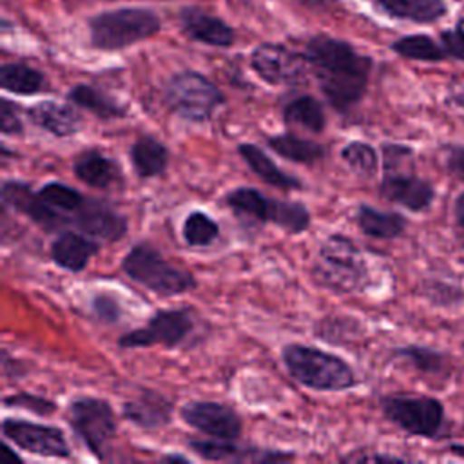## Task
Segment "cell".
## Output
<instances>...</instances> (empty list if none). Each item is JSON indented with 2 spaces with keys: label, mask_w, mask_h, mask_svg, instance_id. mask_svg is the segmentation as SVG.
Returning <instances> with one entry per match:
<instances>
[{
  "label": "cell",
  "mask_w": 464,
  "mask_h": 464,
  "mask_svg": "<svg viewBox=\"0 0 464 464\" xmlns=\"http://www.w3.org/2000/svg\"><path fill=\"white\" fill-rule=\"evenodd\" d=\"M303 56L335 111L348 112L366 94L373 60L350 42L319 33L306 40Z\"/></svg>",
  "instance_id": "obj_1"
},
{
  "label": "cell",
  "mask_w": 464,
  "mask_h": 464,
  "mask_svg": "<svg viewBox=\"0 0 464 464\" xmlns=\"http://www.w3.org/2000/svg\"><path fill=\"white\" fill-rule=\"evenodd\" d=\"M87 29L92 49L112 53L158 34L161 31V18L149 7L123 5L92 14L87 20Z\"/></svg>",
  "instance_id": "obj_2"
},
{
  "label": "cell",
  "mask_w": 464,
  "mask_h": 464,
  "mask_svg": "<svg viewBox=\"0 0 464 464\" xmlns=\"http://www.w3.org/2000/svg\"><path fill=\"white\" fill-rule=\"evenodd\" d=\"M281 359L290 377L317 392H343L357 384L353 368L339 355L292 343L283 346Z\"/></svg>",
  "instance_id": "obj_3"
},
{
  "label": "cell",
  "mask_w": 464,
  "mask_h": 464,
  "mask_svg": "<svg viewBox=\"0 0 464 464\" xmlns=\"http://www.w3.org/2000/svg\"><path fill=\"white\" fill-rule=\"evenodd\" d=\"M121 270L160 297L181 295L196 288L192 272L170 263L149 243L134 245L121 259Z\"/></svg>",
  "instance_id": "obj_4"
},
{
  "label": "cell",
  "mask_w": 464,
  "mask_h": 464,
  "mask_svg": "<svg viewBox=\"0 0 464 464\" xmlns=\"http://www.w3.org/2000/svg\"><path fill=\"white\" fill-rule=\"evenodd\" d=\"M314 279L335 292H353L362 288L368 277L366 261L359 246L343 234L328 236L312 268Z\"/></svg>",
  "instance_id": "obj_5"
},
{
  "label": "cell",
  "mask_w": 464,
  "mask_h": 464,
  "mask_svg": "<svg viewBox=\"0 0 464 464\" xmlns=\"http://www.w3.org/2000/svg\"><path fill=\"white\" fill-rule=\"evenodd\" d=\"M165 100L179 118L203 123L225 103V94L205 74L181 71L167 80Z\"/></svg>",
  "instance_id": "obj_6"
},
{
  "label": "cell",
  "mask_w": 464,
  "mask_h": 464,
  "mask_svg": "<svg viewBox=\"0 0 464 464\" xmlns=\"http://www.w3.org/2000/svg\"><path fill=\"white\" fill-rule=\"evenodd\" d=\"M225 201L236 214L277 225L288 234H301L310 227V212L301 201L274 199L252 187H237Z\"/></svg>",
  "instance_id": "obj_7"
},
{
  "label": "cell",
  "mask_w": 464,
  "mask_h": 464,
  "mask_svg": "<svg viewBox=\"0 0 464 464\" xmlns=\"http://www.w3.org/2000/svg\"><path fill=\"white\" fill-rule=\"evenodd\" d=\"M381 411L404 433L422 439H437L446 422L444 404L431 395H386Z\"/></svg>",
  "instance_id": "obj_8"
},
{
  "label": "cell",
  "mask_w": 464,
  "mask_h": 464,
  "mask_svg": "<svg viewBox=\"0 0 464 464\" xmlns=\"http://www.w3.org/2000/svg\"><path fill=\"white\" fill-rule=\"evenodd\" d=\"M67 417L76 437L96 457L105 459L109 442L116 433V415L112 406L100 397L80 395L67 406Z\"/></svg>",
  "instance_id": "obj_9"
},
{
  "label": "cell",
  "mask_w": 464,
  "mask_h": 464,
  "mask_svg": "<svg viewBox=\"0 0 464 464\" xmlns=\"http://www.w3.org/2000/svg\"><path fill=\"white\" fill-rule=\"evenodd\" d=\"M194 330V317L188 308H169L154 312L147 324L123 334L118 339L121 348H147L165 346L176 348L183 344Z\"/></svg>",
  "instance_id": "obj_10"
},
{
  "label": "cell",
  "mask_w": 464,
  "mask_h": 464,
  "mask_svg": "<svg viewBox=\"0 0 464 464\" xmlns=\"http://www.w3.org/2000/svg\"><path fill=\"white\" fill-rule=\"evenodd\" d=\"M2 435L16 448L33 455L54 459H67L71 455L69 442L56 426L5 417L2 420Z\"/></svg>",
  "instance_id": "obj_11"
},
{
  "label": "cell",
  "mask_w": 464,
  "mask_h": 464,
  "mask_svg": "<svg viewBox=\"0 0 464 464\" xmlns=\"http://www.w3.org/2000/svg\"><path fill=\"white\" fill-rule=\"evenodd\" d=\"M185 424L212 439L236 440L241 435L243 422L237 411L216 401H190L179 408Z\"/></svg>",
  "instance_id": "obj_12"
},
{
  "label": "cell",
  "mask_w": 464,
  "mask_h": 464,
  "mask_svg": "<svg viewBox=\"0 0 464 464\" xmlns=\"http://www.w3.org/2000/svg\"><path fill=\"white\" fill-rule=\"evenodd\" d=\"M306 60L281 44H261L250 53V69L268 85H292L303 78Z\"/></svg>",
  "instance_id": "obj_13"
},
{
  "label": "cell",
  "mask_w": 464,
  "mask_h": 464,
  "mask_svg": "<svg viewBox=\"0 0 464 464\" xmlns=\"http://www.w3.org/2000/svg\"><path fill=\"white\" fill-rule=\"evenodd\" d=\"M2 201L4 205L11 207L13 210L25 214L33 219L38 227L45 232H56L69 225L72 219L67 218L63 212L47 205L38 192L31 188L29 183L18 179H7L2 185Z\"/></svg>",
  "instance_id": "obj_14"
},
{
  "label": "cell",
  "mask_w": 464,
  "mask_h": 464,
  "mask_svg": "<svg viewBox=\"0 0 464 464\" xmlns=\"http://www.w3.org/2000/svg\"><path fill=\"white\" fill-rule=\"evenodd\" d=\"M381 196L392 203H397L411 212H422L430 208L435 199V188L431 181L419 178L404 170H384L381 181Z\"/></svg>",
  "instance_id": "obj_15"
},
{
  "label": "cell",
  "mask_w": 464,
  "mask_h": 464,
  "mask_svg": "<svg viewBox=\"0 0 464 464\" xmlns=\"http://www.w3.org/2000/svg\"><path fill=\"white\" fill-rule=\"evenodd\" d=\"M74 225L89 237L114 243L127 234V219L105 201L85 199L74 212Z\"/></svg>",
  "instance_id": "obj_16"
},
{
  "label": "cell",
  "mask_w": 464,
  "mask_h": 464,
  "mask_svg": "<svg viewBox=\"0 0 464 464\" xmlns=\"http://www.w3.org/2000/svg\"><path fill=\"white\" fill-rule=\"evenodd\" d=\"M178 20L183 34L198 44L225 49L236 42V31L223 18L199 7L179 9Z\"/></svg>",
  "instance_id": "obj_17"
},
{
  "label": "cell",
  "mask_w": 464,
  "mask_h": 464,
  "mask_svg": "<svg viewBox=\"0 0 464 464\" xmlns=\"http://www.w3.org/2000/svg\"><path fill=\"white\" fill-rule=\"evenodd\" d=\"M27 118L36 127L44 129L45 132L56 138H67L80 130L82 116L80 112L69 105L53 100L38 102L27 109Z\"/></svg>",
  "instance_id": "obj_18"
},
{
  "label": "cell",
  "mask_w": 464,
  "mask_h": 464,
  "mask_svg": "<svg viewBox=\"0 0 464 464\" xmlns=\"http://www.w3.org/2000/svg\"><path fill=\"white\" fill-rule=\"evenodd\" d=\"M123 417L143 430H158L170 420L172 404L158 392L143 390L138 397L125 401L121 406Z\"/></svg>",
  "instance_id": "obj_19"
},
{
  "label": "cell",
  "mask_w": 464,
  "mask_h": 464,
  "mask_svg": "<svg viewBox=\"0 0 464 464\" xmlns=\"http://www.w3.org/2000/svg\"><path fill=\"white\" fill-rule=\"evenodd\" d=\"M100 245L85 234L62 232L51 245L53 261L67 272H82L92 256H96Z\"/></svg>",
  "instance_id": "obj_20"
},
{
  "label": "cell",
  "mask_w": 464,
  "mask_h": 464,
  "mask_svg": "<svg viewBox=\"0 0 464 464\" xmlns=\"http://www.w3.org/2000/svg\"><path fill=\"white\" fill-rule=\"evenodd\" d=\"M390 18L411 24H435L448 14L446 0H370Z\"/></svg>",
  "instance_id": "obj_21"
},
{
  "label": "cell",
  "mask_w": 464,
  "mask_h": 464,
  "mask_svg": "<svg viewBox=\"0 0 464 464\" xmlns=\"http://www.w3.org/2000/svg\"><path fill=\"white\" fill-rule=\"evenodd\" d=\"M188 448L196 455H199L205 460H277V459H290L288 453L279 451H259V450H248L234 444L232 440L214 439V440H203V439H188Z\"/></svg>",
  "instance_id": "obj_22"
},
{
  "label": "cell",
  "mask_w": 464,
  "mask_h": 464,
  "mask_svg": "<svg viewBox=\"0 0 464 464\" xmlns=\"http://www.w3.org/2000/svg\"><path fill=\"white\" fill-rule=\"evenodd\" d=\"M72 170L80 181L92 188H107L120 176L118 165L96 149L80 152L72 161Z\"/></svg>",
  "instance_id": "obj_23"
},
{
  "label": "cell",
  "mask_w": 464,
  "mask_h": 464,
  "mask_svg": "<svg viewBox=\"0 0 464 464\" xmlns=\"http://www.w3.org/2000/svg\"><path fill=\"white\" fill-rule=\"evenodd\" d=\"M237 152L245 160V163L250 167V170L266 185H272L283 190H297L303 187L297 178L281 170L256 143H239Z\"/></svg>",
  "instance_id": "obj_24"
},
{
  "label": "cell",
  "mask_w": 464,
  "mask_h": 464,
  "mask_svg": "<svg viewBox=\"0 0 464 464\" xmlns=\"http://www.w3.org/2000/svg\"><path fill=\"white\" fill-rule=\"evenodd\" d=\"M129 156L132 169L140 178H156L163 174L169 165V149L150 134L140 136L130 145Z\"/></svg>",
  "instance_id": "obj_25"
},
{
  "label": "cell",
  "mask_w": 464,
  "mask_h": 464,
  "mask_svg": "<svg viewBox=\"0 0 464 464\" xmlns=\"http://www.w3.org/2000/svg\"><path fill=\"white\" fill-rule=\"evenodd\" d=\"M355 223L362 234L375 239H395L404 234L408 221L399 212H384L370 205H359Z\"/></svg>",
  "instance_id": "obj_26"
},
{
  "label": "cell",
  "mask_w": 464,
  "mask_h": 464,
  "mask_svg": "<svg viewBox=\"0 0 464 464\" xmlns=\"http://www.w3.org/2000/svg\"><path fill=\"white\" fill-rule=\"evenodd\" d=\"M67 100L89 112H92L96 118L102 120H114L123 118L127 114V107L118 103L114 98L107 96L103 91L87 85V83H76L69 89Z\"/></svg>",
  "instance_id": "obj_27"
},
{
  "label": "cell",
  "mask_w": 464,
  "mask_h": 464,
  "mask_svg": "<svg viewBox=\"0 0 464 464\" xmlns=\"http://www.w3.org/2000/svg\"><path fill=\"white\" fill-rule=\"evenodd\" d=\"M266 145L281 158L290 160L294 163H301V165H314V163L321 161L326 154V150L321 143L295 136L292 132L270 136L266 140Z\"/></svg>",
  "instance_id": "obj_28"
},
{
  "label": "cell",
  "mask_w": 464,
  "mask_h": 464,
  "mask_svg": "<svg viewBox=\"0 0 464 464\" xmlns=\"http://www.w3.org/2000/svg\"><path fill=\"white\" fill-rule=\"evenodd\" d=\"M45 74L27 63L11 62L0 67V85L7 92L18 96H31L42 92L45 89Z\"/></svg>",
  "instance_id": "obj_29"
},
{
  "label": "cell",
  "mask_w": 464,
  "mask_h": 464,
  "mask_svg": "<svg viewBox=\"0 0 464 464\" xmlns=\"http://www.w3.org/2000/svg\"><path fill=\"white\" fill-rule=\"evenodd\" d=\"M283 120L286 125L301 127L310 132H321L326 125V116L321 102L310 94L292 98L283 109Z\"/></svg>",
  "instance_id": "obj_30"
},
{
  "label": "cell",
  "mask_w": 464,
  "mask_h": 464,
  "mask_svg": "<svg viewBox=\"0 0 464 464\" xmlns=\"http://www.w3.org/2000/svg\"><path fill=\"white\" fill-rule=\"evenodd\" d=\"M390 47L401 58L415 60V62L437 63V62H442L448 58L440 42L433 40L430 34H424V33L404 34V36L393 40Z\"/></svg>",
  "instance_id": "obj_31"
},
{
  "label": "cell",
  "mask_w": 464,
  "mask_h": 464,
  "mask_svg": "<svg viewBox=\"0 0 464 464\" xmlns=\"http://www.w3.org/2000/svg\"><path fill=\"white\" fill-rule=\"evenodd\" d=\"M393 355L406 361L411 368L424 375H442L450 370L451 362L440 350L422 344H406L393 350Z\"/></svg>",
  "instance_id": "obj_32"
},
{
  "label": "cell",
  "mask_w": 464,
  "mask_h": 464,
  "mask_svg": "<svg viewBox=\"0 0 464 464\" xmlns=\"http://www.w3.org/2000/svg\"><path fill=\"white\" fill-rule=\"evenodd\" d=\"M183 239L190 246H208L219 236V225L205 212L194 210L183 221Z\"/></svg>",
  "instance_id": "obj_33"
},
{
  "label": "cell",
  "mask_w": 464,
  "mask_h": 464,
  "mask_svg": "<svg viewBox=\"0 0 464 464\" xmlns=\"http://www.w3.org/2000/svg\"><path fill=\"white\" fill-rule=\"evenodd\" d=\"M341 158L344 160V163L364 176H372L375 174L377 167H379V156L377 150L373 149V145L361 141V140H353L348 141L343 149H341Z\"/></svg>",
  "instance_id": "obj_34"
},
{
  "label": "cell",
  "mask_w": 464,
  "mask_h": 464,
  "mask_svg": "<svg viewBox=\"0 0 464 464\" xmlns=\"http://www.w3.org/2000/svg\"><path fill=\"white\" fill-rule=\"evenodd\" d=\"M38 194L47 205H51L53 208H56L63 214H69V212L72 214L85 203V198L76 188H72L65 183H60V181L45 183L38 190Z\"/></svg>",
  "instance_id": "obj_35"
},
{
  "label": "cell",
  "mask_w": 464,
  "mask_h": 464,
  "mask_svg": "<svg viewBox=\"0 0 464 464\" xmlns=\"http://www.w3.org/2000/svg\"><path fill=\"white\" fill-rule=\"evenodd\" d=\"M420 294L437 306H453L464 301V290L439 279H426L420 286Z\"/></svg>",
  "instance_id": "obj_36"
},
{
  "label": "cell",
  "mask_w": 464,
  "mask_h": 464,
  "mask_svg": "<svg viewBox=\"0 0 464 464\" xmlns=\"http://www.w3.org/2000/svg\"><path fill=\"white\" fill-rule=\"evenodd\" d=\"M4 404L5 406H11V408H24V410H29L36 415H51L54 410H56V404L45 397H40V395H34V393H16V395H11V397H5L4 399Z\"/></svg>",
  "instance_id": "obj_37"
},
{
  "label": "cell",
  "mask_w": 464,
  "mask_h": 464,
  "mask_svg": "<svg viewBox=\"0 0 464 464\" xmlns=\"http://www.w3.org/2000/svg\"><path fill=\"white\" fill-rule=\"evenodd\" d=\"M439 42L448 58L464 62V16H460L451 29H444L439 36Z\"/></svg>",
  "instance_id": "obj_38"
},
{
  "label": "cell",
  "mask_w": 464,
  "mask_h": 464,
  "mask_svg": "<svg viewBox=\"0 0 464 464\" xmlns=\"http://www.w3.org/2000/svg\"><path fill=\"white\" fill-rule=\"evenodd\" d=\"M91 308L94 315L103 323H118L121 315V308L118 301L109 294H96L91 301Z\"/></svg>",
  "instance_id": "obj_39"
},
{
  "label": "cell",
  "mask_w": 464,
  "mask_h": 464,
  "mask_svg": "<svg viewBox=\"0 0 464 464\" xmlns=\"http://www.w3.org/2000/svg\"><path fill=\"white\" fill-rule=\"evenodd\" d=\"M0 130L5 136L22 134V130H24V123L18 116L16 105L13 102H9L7 98L0 100Z\"/></svg>",
  "instance_id": "obj_40"
},
{
  "label": "cell",
  "mask_w": 464,
  "mask_h": 464,
  "mask_svg": "<svg viewBox=\"0 0 464 464\" xmlns=\"http://www.w3.org/2000/svg\"><path fill=\"white\" fill-rule=\"evenodd\" d=\"M444 152V169L464 181V143H448L442 149Z\"/></svg>",
  "instance_id": "obj_41"
},
{
  "label": "cell",
  "mask_w": 464,
  "mask_h": 464,
  "mask_svg": "<svg viewBox=\"0 0 464 464\" xmlns=\"http://www.w3.org/2000/svg\"><path fill=\"white\" fill-rule=\"evenodd\" d=\"M453 214H455V223H457V227L464 230V192H460V194L455 198Z\"/></svg>",
  "instance_id": "obj_42"
},
{
  "label": "cell",
  "mask_w": 464,
  "mask_h": 464,
  "mask_svg": "<svg viewBox=\"0 0 464 464\" xmlns=\"http://www.w3.org/2000/svg\"><path fill=\"white\" fill-rule=\"evenodd\" d=\"M344 460H359V462H364V460H392V462H397V460H402L401 457H393V455H350L346 457Z\"/></svg>",
  "instance_id": "obj_43"
},
{
  "label": "cell",
  "mask_w": 464,
  "mask_h": 464,
  "mask_svg": "<svg viewBox=\"0 0 464 464\" xmlns=\"http://www.w3.org/2000/svg\"><path fill=\"white\" fill-rule=\"evenodd\" d=\"M448 451L450 453H453V455H457V457H460V459H464V444H450L448 446Z\"/></svg>",
  "instance_id": "obj_44"
},
{
  "label": "cell",
  "mask_w": 464,
  "mask_h": 464,
  "mask_svg": "<svg viewBox=\"0 0 464 464\" xmlns=\"http://www.w3.org/2000/svg\"><path fill=\"white\" fill-rule=\"evenodd\" d=\"M2 448H4V453H5V455H7V457L13 460V462H22V459L16 455V451H14V450H13L9 444H4Z\"/></svg>",
  "instance_id": "obj_45"
}]
</instances>
